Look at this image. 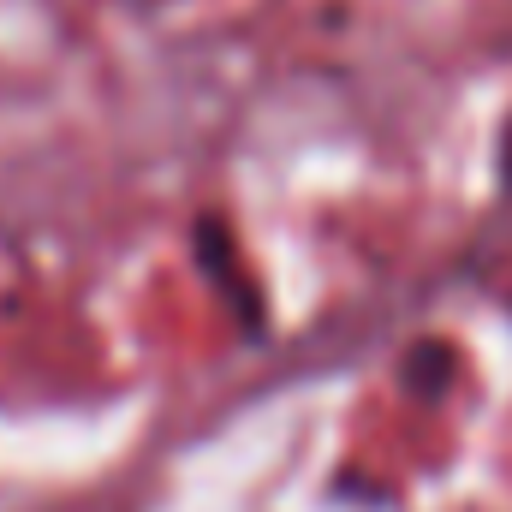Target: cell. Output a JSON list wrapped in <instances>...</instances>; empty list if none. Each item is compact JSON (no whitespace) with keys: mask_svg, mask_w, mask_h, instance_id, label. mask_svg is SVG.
I'll return each instance as SVG.
<instances>
[{"mask_svg":"<svg viewBox=\"0 0 512 512\" xmlns=\"http://www.w3.org/2000/svg\"><path fill=\"white\" fill-rule=\"evenodd\" d=\"M495 179H501V191L512 197V120L501 126V143H495Z\"/></svg>","mask_w":512,"mask_h":512,"instance_id":"cell-1","label":"cell"}]
</instances>
